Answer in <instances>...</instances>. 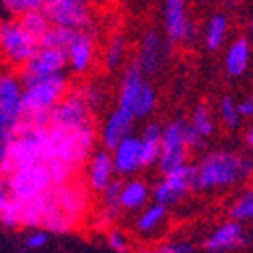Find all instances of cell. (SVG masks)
I'll return each mask as SVG.
<instances>
[{
    "mask_svg": "<svg viewBox=\"0 0 253 253\" xmlns=\"http://www.w3.org/2000/svg\"><path fill=\"white\" fill-rule=\"evenodd\" d=\"M97 126L84 125L67 129V126L48 125L46 129V149L44 163L52 175V183H65L77 177L79 169L97 149Z\"/></svg>",
    "mask_w": 253,
    "mask_h": 253,
    "instance_id": "6da1fadb",
    "label": "cell"
},
{
    "mask_svg": "<svg viewBox=\"0 0 253 253\" xmlns=\"http://www.w3.org/2000/svg\"><path fill=\"white\" fill-rule=\"evenodd\" d=\"M253 177V159L239 151L215 149L193 165V189L195 191H225L243 185Z\"/></svg>",
    "mask_w": 253,
    "mask_h": 253,
    "instance_id": "7a4b0ae2",
    "label": "cell"
},
{
    "mask_svg": "<svg viewBox=\"0 0 253 253\" xmlns=\"http://www.w3.org/2000/svg\"><path fill=\"white\" fill-rule=\"evenodd\" d=\"M71 90V79L67 73L42 77L22 83V115L20 121L33 125H48L50 111Z\"/></svg>",
    "mask_w": 253,
    "mask_h": 253,
    "instance_id": "3957f363",
    "label": "cell"
},
{
    "mask_svg": "<svg viewBox=\"0 0 253 253\" xmlns=\"http://www.w3.org/2000/svg\"><path fill=\"white\" fill-rule=\"evenodd\" d=\"M157 103H159V97H157L153 83L137 69L126 67L117 90V109L131 115L135 121H143L155 113Z\"/></svg>",
    "mask_w": 253,
    "mask_h": 253,
    "instance_id": "277c9868",
    "label": "cell"
},
{
    "mask_svg": "<svg viewBox=\"0 0 253 253\" xmlns=\"http://www.w3.org/2000/svg\"><path fill=\"white\" fill-rule=\"evenodd\" d=\"M50 195L54 209L58 215L67 221L73 227H81L84 221L90 217L92 211V193L88 191V187L83 183V179H71L65 183H58L50 187Z\"/></svg>",
    "mask_w": 253,
    "mask_h": 253,
    "instance_id": "5b68a950",
    "label": "cell"
},
{
    "mask_svg": "<svg viewBox=\"0 0 253 253\" xmlns=\"http://www.w3.org/2000/svg\"><path fill=\"white\" fill-rule=\"evenodd\" d=\"M41 46L16 16L0 20V60L10 69H22Z\"/></svg>",
    "mask_w": 253,
    "mask_h": 253,
    "instance_id": "8992f818",
    "label": "cell"
},
{
    "mask_svg": "<svg viewBox=\"0 0 253 253\" xmlns=\"http://www.w3.org/2000/svg\"><path fill=\"white\" fill-rule=\"evenodd\" d=\"M46 129L48 125H33L20 121L18 131L8 141V151L14 167H24L33 163H44L46 149Z\"/></svg>",
    "mask_w": 253,
    "mask_h": 253,
    "instance_id": "52a82bcc",
    "label": "cell"
},
{
    "mask_svg": "<svg viewBox=\"0 0 253 253\" xmlns=\"http://www.w3.org/2000/svg\"><path fill=\"white\" fill-rule=\"evenodd\" d=\"M4 179L8 183L12 197L20 205L41 197L54 185L46 163H33V165H24V167H14Z\"/></svg>",
    "mask_w": 253,
    "mask_h": 253,
    "instance_id": "ba28073f",
    "label": "cell"
},
{
    "mask_svg": "<svg viewBox=\"0 0 253 253\" xmlns=\"http://www.w3.org/2000/svg\"><path fill=\"white\" fill-rule=\"evenodd\" d=\"M173 44L167 41L165 35L157 33V30H147L141 37V42L135 50L131 67L137 69L143 77H155L159 75L171 58Z\"/></svg>",
    "mask_w": 253,
    "mask_h": 253,
    "instance_id": "9c48e42d",
    "label": "cell"
},
{
    "mask_svg": "<svg viewBox=\"0 0 253 253\" xmlns=\"http://www.w3.org/2000/svg\"><path fill=\"white\" fill-rule=\"evenodd\" d=\"M163 177L151 187V201L159 203L167 209L177 207L189 197L193 189V165H183L179 169L161 173Z\"/></svg>",
    "mask_w": 253,
    "mask_h": 253,
    "instance_id": "30bf717a",
    "label": "cell"
},
{
    "mask_svg": "<svg viewBox=\"0 0 253 253\" xmlns=\"http://www.w3.org/2000/svg\"><path fill=\"white\" fill-rule=\"evenodd\" d=\"M191 153L193 151L189 149L187 139H185V121L177 119V121L167 123L161 133V151H159L157 169L161 173H167L183 165H189Z\"/></svg>",
    "mask_w": 253,
    "mask_h": 253,
    "instance_id": "8fae6325",
    "label": "cell"
},
{
    "mask_svg": "<svg viewBox=\"0 0 253 253\" xmlns=\"http://www.w3.org/2000/svg\"><path fill=\"white\" fill-rule=\"evenodd\" d=\"M67 71L77 77H86L92 73L99 60V42L97 30H79L71 44L65 48Z\"/></svg>",
    "mask_w": 253,
    "mask_h": 253,
    "instance_id": "7c38bea8",
    "label": "cell"
},
{
    "mask_svg": "<svg viewBox=\"0 0 253 253\" xmlns=\"http://www.w3.org/2000/svg\"><path fill=\"white\" fill-rule=\"evenodd\" d=\"M163 24L165 37L171 44L191 42L197 35L195 22L187 8V0H163Z\"/></svg>",
    "mask_w": 253,
    "mask_h": 253,
    "instance_id": "4fadbf2b",
    "label": "cell"
},
{
    "mask_svg": "<svg viewBox=\"0 0 253 253\" xmlns=\"http://www.w3.org/2000/svg\"><path fill=\"white\" fill-rule=\"evenodd\" d=\"M48 125L67 126V129H75V126H84V125H94V113L86 107V103L79 97V92L71 86V90L50 111Z\"/></svg>",
    "mask_w": 253,
    "mask_h": 253,
    "instance_id": "5bb4252c",
    "label": "cell"
},
{
    "mask_svg": "<svg viewBox=\"0 0 253 253\" xmlns=\"http://www.w3.org/2000/svg\"><path fill=\"white\" fill-rule=\"evenodd\" d=\"M249 243V235L243 223L235 219H225L217 223L203 239V249L207 253H231Z\"/></svg>",
    "mask_w": 253,
    "mask_h": 253,
    "instance_id": "9a60e30c",
    "label": "cell"
},
{
    "mask_svg": "<svg viewBox=\"0 0 253 253\" xmlns=\"http://www.w3.org/2000/svg\"><path fill=\"white\" fill-rule=\"evenodd\" d=\"M44 12L52 26L71 30H97L94 14L88 4L77 2H44Z\"/></svg>",
    "mask_w": 253,
    "mask_h": 253,
    "instance_id": "2e32d148",
    "label": "cell"
},
{
    "mask_svg": "<svg viewBox=\"0 0 253 253\" xmlns=\"http://www.w3.org/2000/svg\"><path fill=\"white\" fill-rule=\"evenodd\" d=\"M67 73V54L60 48H52L46 44H41L37 52L30 56V60L20 69V81H35L42 77H52Z\"/></svg>",
    "mask_w": 253,
    "mask_h": 253,
    "instance_id": "e0dca14e",
    "label": "cell"
},
{
    "mask_svg": "<svg viewBox=\"0 0 253 253\" xmlns=\"http://www.w3.org/2000/svg\"><path fill=\"white\" fill-rule=\"evenodd\" d=\"M83 169H84L83 183L88 187V191L92 195L103 193L117 179L113 157H111V151H107V149H94L92 155L86 159V163L83 165Z\"/></svg>",
    "mask_w": 253,
    "mask_h": 253,
    "instance_id": "ac0fdd59",
    "label": "cell"
},
{
    "mask_svg": "<svg viewBox=\"0 0 253 253\" xmlns=\"http://www.w3.org/2000/svg\"><path fill=\"white\" fill-rule=\"evenodd\" d=\"M133 123L135 119L131 115H126L121 109H113L107 113V117L103 119L101 129L97 131V139L101 143V149L113 151L123 139H126L129 135H133Z\"/></svg>",
    "mask_w": 253,
    "mask_h": 253,
    "instance_id": "d6986e66",
    "label": "cell"
},
{
    "mask_svg": "<svg viewBox=\"0 0 253 253\" xmlns=\"http://www.w3.org/2000/svg\"><path fill=\"white\" fill-rule=\"evenodd\" d=\"M113 165H115V173L121 179H129L135 177L143 167V159H141V145H139V137L137 135H129L126 139H123L113 151Z\"/></svg>",
    "mask_w": 253,
    "mask_h": 253,
    "instance_id": "ffe728a7",
    "label": "cell"
},
{
    "mask_svg": "<svg viewBox=\"0 0 253 253\" xmlns=\"http://www.w3.org/2000/svg\"><path fill=\"white\" fill-rule=\"evenodd\" d=\"M123 179L117 177L103 193H99V203L90 211V221L97 227H113L123 217V209L119 205V191H121Z\"/></svg>",
    "mask_w": 253,
    "mask_h": 253,
    "instance_id": "44dd1931",
    "label": "cell"
},
{
    "mask_svg": "<svg viewBox=\"0 0 253 253\" xmlns=\"http://www.w3.org/2000/svg\"><path fill=\"white\" fill-rule=\"evenodd\" d=\"M169 221V209L159 205V203H147L141 211H137L135 221H133V229L141 237H155L157 233H161Z\"/></svg>",
    "mask_w": 253,
    "mask_h": 253,
    "instance_id": "7402d4cb",
    "label": "cell"
},
{
    "mask_svg": "<svg viewBox=\"0 0 253 253\" xmlns=\"http://www.w3.org/2000/svg\"><path fill=\"white\" fill-rule=\"evenodd\" d=\"M147 203H151V187L147 181L139 177L123 179L119 191V205L123 213H137Z\"/></svg>",
    "mask_w": 253,
    "mask_h": 253,
    "instance_id": "603a6c76",
    "label": "cell"
},
{
    "mask_svg": "<svg viewBox=\"0 0 253 253\" xmlns=\"http://www.w3.org/2000/svg\"><path fill=\"white\" fill-rule=\"evenodd\" d=\"M22 81L12 71L0 73V113L20 119L22 115Z\"/></svg>",
    "mask_w": 253,
    "mask_h": 253,
    "instance_id": "cb8c5ba5",
    "label": "cell"
},
{
    "mask_svg": "<svg viewBox=\"0 0 253 253\" xmlns=\"http://www.w3.org/2000/svg\"><path fill=\"white\" fill-rule=\"evenodd\" d=\"M251 52H253V46H251L249 39H245V37L233 39L225 48V71H227V75H231V77L245 75L249 69V62H251Z\"/></svg>",
    "mask_w": 253,
    "mask_h": 253,
    "instance_id": "d4e9b609",
    "label": "cell"
},
{
    "mask_svg": "<svg viewBox=\"0 0 253 253\" xmlns=\"http://www.w3.org/2000/svg\"><path fill=\"white\" fill-rule=\"evenodd\" d=\"M229 16L225 12H215L209 16L205 28H203V46L211 52H217L225 46L227 37H229Z\"/></svg>",
    "mask_w": 253,
    "mask_h": 253,
    "instance_id": "484cf974",
    "label": "cell"
},
{
    "mask_svg": "<svg viewBox=\"0 0 253 253\" xmlns=\"http://www.w3.org/2000/svg\"><path fill=\"white\" fill-rule=\"evenodd\" d=\"M99 56L107 71H119L125 67L126 56H129V42L121 33H115L105 41L103 48L99 50Z\"/></svg>",
    "mask_w": 253,
    "mask_h": 253,
    "instance_id": "4316f807",
    "label": "cell"
},
{
    "mask_svg": "<svg viewBox=\"0 0 253 253\" xmlns=\"http://www.w3.org/2000/svg\"><path fill=\"white\" fill-rule=\"evenodd\" d=\"M161 133L163 126L159 123H147L139 135V145H141V159L143 167H155L159 161V151H161Z\"/></svg>",
    "mask_w": 253,
    "mask_h": 253,
    "instance_id": "83f0119b",
    "label": "cell"
},
{
    "mask_svg": "<svg viewBox=\"0 0 253 253\" xmlns=\"http://www.w3.org/2000/svg\"><path fill=\"white\" fill-rule=\"evenodd\" d=\"M0 227L2 229H20V203L12 197L8 183L4 177H0Z\"/></svg>",
    "mask_w": 253,
    "mask_h": 253,
    "instance_id": "f1b7e54d",
    "label": "cell"
},
{
    "mask_svg": "<svg viewBox=\"0 0 253 253\" xmlns=\"http://www.w3.org/2000/svg\"><path fill=\"white\" fill-rule=\"evenodd\" d=\"M75 90L79 92V97L86 103V107L92 111V113H97L101 111L107 101H109V88L105 86V83L97 81V79H86L83 81L81 84L75 86Z\"/></svg>",
    "mask_w": 253,
    "mask_h": 253,
    "instance_id": "f546056e",
    "label": "cell"
},
{
    "mask_svg": "<svg viewBox=\"0 0 253 253\" xmlns=\"http://www.w3.org/2000/svg\"><path fill=\"white\" fill-rule=\"evenodd\" d=\"M187 123L191 125V129L195 133H199L205 141H209L215 135V119H213V113H211L209 105H205V103H201L193 109L191 119H189Z\"/></svg>",
    "mask_w": 253,
    "mask_h": 253,
    "instance_id": "4dcf8cb0",
    "label": "cell"
},
{
    "mask_svg": "<svg viewBox=\"0 0 253 253\" xmlns=\"http://www.w3.org/2000/svg\"><path fill=\"white\" fill-rule=\"evenodd\" d=\"M229 219L239 223H251L253 221V187H247L229 203Z\"/></svg>",
    "mask_w": 253,
    "mask_h": 253,
    "instance_id": "1f68e13d",
    "label": "cell"
},
{
    "mask_svg": "<svg viewBox=\"0 0 253 253\" xmlns=\"http://www.w3.org/2000/svg\"><path fill=\"white\" fill-rule=\"evenodd\" d=\"M18 20H20V24L28 30V33L33 35L35 39H39V41L48 33V28L52 26L50 20H48V16H46V12H44V8H41V10H30V12L18 16Z\"/></svg>",
    "mask_w": 253,
    "mask_h": 253,
    "instance_id": "d6a6232c",
    "label": "cell"
},
{
    "mask_svg": "<svg viewBox=\"0 0 253 253\" xmlns=\"http://www.w3.org/2000/svg\"><path fill=\"white\" fill-rule=\"evenodd\" d=\"M133 253H195V245L189 239H169L157 245L135 247Z\"/></svg>",
    "mask_w": 253,
    "mask_h": 253,
    "instance_id": "836d02e7",
    "label": "cell"
},
{
    "mask_svg": "<svg viewBox=\"0 0 253 253\" xmlns=\"http://www.w3.org/2000/svg\"><path fill=\"white\" fill-rule=\"evenodd\" d=\"M217 113H219L221 123L225 126H229V129H237V126H241V123H243V119L239 117V111H237V101L231 97V94H225V97L219 99Z\"/></svg>",
    "mask_w": 253,
    "mask_h": 253,
    "instance_id": "e575fe53",
    "label": "cell"
},
{
    "mask_svg": "<svg viewBox=\"0 0 253 253\" xmlns=\"http://www.w3.org/2000/svg\"><path fill=\"white\" fill-rule=\"evenodd\" d=\"M79 30H71V28H62V26H50L48 33L41 39V44H46V46H52V48H60L65 50L71 41L75 39V35Z\"/></svg>",
    "mask_w": 253,
    "mask_h": 253,
    "instance_id": "d590c367",
    "label": "cell"
},
{
    "mask_svg": "<svg viewBox=\"0 0 253 253\" xmlns=\"http://www.w3.org/2000/svg\"><path fill=\"white\" fill-rule=\"evenodd\" d=\"M107 245L113 253H133V239L121 227H109L107 229Z\"/></svg>",
    "mask_w": 253,
    "mask_h": 253,
    "instance_id": "8d00e7d4",
    "label": "cell"
},
{
    "mask_svg": "<svg viewBox=\"0 0 253 253\" xmlns=\"http://www.w3.org/2000/svg\"><path fill=\"white\" fill-rule=\"evenodd\" d=\"M2 6L10 16H22L30 10H41L44 8V0H0Z\"/></svg>",
    "mask_w": 253,
    "mask_h": 253,
    "instance_id": "74e56055",
    "label": "cell"
},
{
    "mask_svg": "<svg viewBox=\"0 0 253 253\" xmlns=\"http://www.w3.org/2000/svg\"><path fill=\"white\" fill-rule=\"evenodd\" d=\"M50 241V233L41 229V227H33L28 229V233L22 239V245L26 251H42Z\"/></svg>",
    "mask_w": 253,
    "mask_h": 253,
    "instance_id": "f35d334b",
    "label": "cell"
},
{
    "mask_svg": "<svg viewBox=\"0 0 253 253\" xmlns=\"http://www.w3.org/2000/svg\"><path fill=\"white\" fill-rule=\"evenodd\" d=\"M18 125H20V119L0 113V143H8L18 131Z\"/></svg>",
    "mask_w": 253,
    "mask_h": 253,
    "instance_id": "ab89813d",
    "label": "cell"
},
{
    "mask_svg": "<svg viewBox=\"0 0 253 253\" xmlns=\"http://www.w3.org/2000/svg\"><path fill=\"white\" fill-rule=\"evenodd\" d=\"M14 169L12 157L8 151V143H0V177H6Z\"/></svg>",
    "mask_w": 253,
    "mask_h": 253,
    "instance_id": "60d3db41",
    "label": "cell"
},
{
    "mask_svg": "<svg viewBox=\"0 0 253 253\" xmlns=\"http://www.w3.org/2000/svg\"><path fill=\"white\" fill-rule=\"evenodd\" d=\"M237 111L243 121H253V92L245 94L243 99L237 101Z\"/></svg>",
    "mask_w": 253,
    "mask_h": 253,
    "instance_id": "b9f144b4",
    "label": "cell"
},
{
    "mask_svg": "<svg viewBox=\"0 0 253 253\" xmlns=\"http://www.w3.org/2000/svg\"><path fill=\"white\" fill-rule=\"evenodd\" d=\"M245 147L249 151H253V123L245 129Z\"/></svg>",
    "mask_w": 253,
    "mask_h": 253,
    "instance_id": "7bdbcfd3",
    "label": "cell"
},
{
    "mask_svg": "<svg viewBox=\"0 0 253 253\" xmlns=\"http://www.w3.org/2000/svg\"><path fill=\"white\" fill-rule=\"evenodd\" d=\"M44 2H77V4H92V0H44Z\"/></svg>",
    "mask_w": 253,
    "mask_h": 253,
    "instance_id": "ee69618b",
    "label": "cell"
},
{
    "mask_svg": "<svg viewBox=\"0 0 253 253\" xmlns=\"http://www.w3.org/2000/svg\"><path fill=\"white\" fill-rule=\"evenodd\" d=\"M249 42H251V46H253V16L249 18Z\"/></svg>",
    "mask_w": 253,
    "mask_h": 253,
    "instance_id": "f6af8a7d",
    "label": "cell"
},
{
    "mask_svg": "<svg viewBox=\"0 0 253 253\" xmlns=\"http://www.w3.org/2000/svg\"><path fill=\"white\" fill-rule=\"evenodd\" d=\"M237 2H239V0H223V4H225V6H229V8H233Z\"/></svg>",
    "mask_w": 253,
    "mask_h": 253,
    "instance_id": "bcb514c9",
    "label": "cell"
},
{
    "mask_svg": "<svg viewBox=\"0 0 253 253\" xmlns=\"http://www.w3.org/2000/svg\"><path fill=\"white\" fill-rule=\"evenodd\" d=\"M203 2H209V0H203Z\"/></svg>",
    "mask_w": 253,
    "mask_h": 253,
    "instance_id": "7dc6e473",
    "label": "cell"
},
{
    "mask_svg": "<svg viewBox=\"0 0 253 253\" xmlns=\"http://www.w3.org/2000/svg\"><path fill=\"white\" fill-rule=\"evenodd\" d=\"M251 227H253V221H251Z\"/></svg>",
    "mask_w": 253,
    "mask_h": 253,
    "instance_id": "c3c4849f",
    "label": "cell"
}]
</instances>
